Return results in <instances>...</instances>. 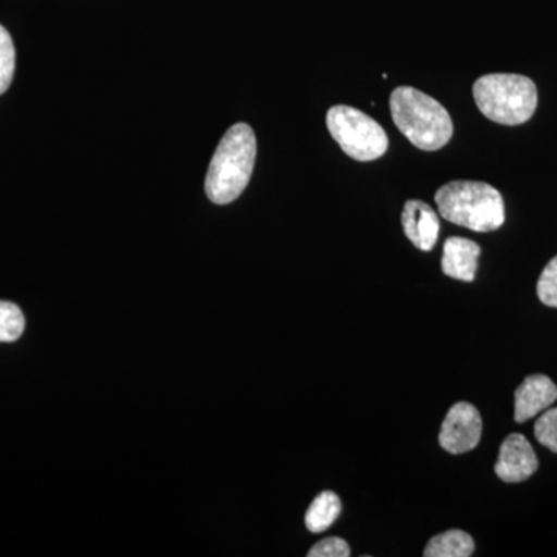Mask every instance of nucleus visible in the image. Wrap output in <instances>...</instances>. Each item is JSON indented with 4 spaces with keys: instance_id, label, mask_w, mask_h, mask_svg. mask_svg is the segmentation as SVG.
Instances as JSON below:
<instances>
[{
    "instance_id": "obj_1",
    "label": "nucleus",
    "mask_w": 557,
    "mask_h": 557,
    "mask_svg": "<svg viewBox=\"0 0 557 557\" xmlns=\"http://www.w3.org/2000/svg\"><path fill=\"white\" fill-rule=\"evenodd\" d=\"M256 156L255 131L245 123L230 127L209 163L205 182L208 199L215 205H228L239 199L251 178Z\"/></svg>"
},
{
    "instance_id": "obj_2",
    "label": "nucleus",
    "mask_w": 557,
    "mask_h": 557,
    "mask_svg": "<svg viewBox=\"0 0 557 557\" xmlns=\"http://www.w3.org/2000/svg\"><path fill=\"white\" fill-rule=\"evenodd\" d=\"M391 112L399 132L416 148L434 152L453 138L454 124L448 110L429 95L403 86L392 91Z\"/></svg>"
},
{
    "instance_id": "obj_3",
    "label": "nucleus",
    "mask_w": 557,
    "mask_h": 557,
    "mask_svg": "<svg viewBox=\"0 0 557 557\" xmlns=\"http://www.w3.org/2000/svg\"><path fill=\"white\" fill-rule=\"evenodd\" d=\"M440 215L475 233H491L504 225V197L485 182L456 180L435 194Z\"/></svg>"
},
{
    "instance_id": "obj_4",
    "label": "nucleus",
    "mask_w": 557,
    "mask_h": 557,
    "mask_svg": "<svg viewBox=\"0 0 557 557\" xmlns=\"http://www.w3.org/2000/svg\"><path fill=\"white\" fill-rule=\"evenodd\" d=\"M475 104L487 120L504 126H519L534 115L537 108L536 84L522 75L491 73L472 87Z\"/></svg>"
},
{
    "instance_id": "obj_5",
    "label": "nucleus",
    "mask_w": 557,
    "mask_h": 557,
    "mask_svg": "<svg viewBox=\"0 0 557 557\" xmlns=\"http://www.w3.org/2000/svg\"><path fill=\"white\" fill-rule=\"evenodd\" d=\"M327 129L350 159L379 160L386 153V132L372 116L350 106H333L327 112Z\"/></svg>"
},
{
    "instance_id": "obj_6",
    "label": "nucleus",
    "mask_w": 557,
    "mask_h": 557,
    "mask_svg": "<svg viewBox=\"0 0 557 557\" xmlns=\"http://www.w3.org/2000/svg\"><path fill=\"white\" fill-rule=\"evenodd\" d=\"M482 431V417L478 408L471 403H456L443 420L438 435L440 446L454 456L469 453L478 448Z\"/></svg>"
},
{
    "instance_id": "obj_7",
    "label": "nucleus",
    "mask_w": 557,
    "mask_h": 557,
    "mask_svg": "<svg viewBox=\"0 0 557 557\" xmlns=\"http://www.w3.org/2000/svg\"><path fill=\"white\" fill-rule=\"evenodd\" d=\"M537 468L536 453L523 435L511 434L504 440L494 467L498 479L507 483L523 482L530 479Z\"/></svg>"
},
{
    "instance_id": "obj_8",
    "label": "nucleus",
    "mask_w": 557,
    "mask_h": 557,
    "mask_svg": "<svg viewBox=\"0 0 557 557\" xmlns=\"http://www.w3.org/2000/svg\"><path fill=\"white\" fill-rule=\"evenodd\" d=\"M406 237L421 251H431L438 240L440 220L437 212L421 200L406 201L401 214Z\"/></svg>"
},
{
    "instance_id": "obj_9",
    "label": "nucleus",
    "mask_w": 557,
    "mask_h": 557,
    "mask_svg": "<svg viewBox=\"0 0 557 557\" xmlns=\"http://www.w3.org/2000/svg\"><path fill=\"white\" fill-rule=\"evenodd\" d=\"M515 420L525 423L547 410L557 399V386L548 376L531 375L516 391Z\"/></svg>"
},
{
    "instance_id": "obj_10",
    "label": "nucleus",
    "mask_w": 557,
    "mask_h": 557,
    "mask_svg": "<svg viewBox=\"0 0 557 557\" xmlns=\"http://www.w3.org/2000/svg\"><path fill=\"white\" fill-rule=\"evenodd\" d=\"M482 248L465 237H449L443 245L442 270L457 281L472 282L478 273Z\"/></svg>"
},
{
    "instance_id": "obj_11",
    "label": "nucleus",
    "mask_w": 557,
    "mask_h": 557,
    "mask_svg": "<svg viewBox=\"0 0 557 557\" xmlns=\"http://www.w3.org/2000/svg\"><path fill=\"white\" fill-rule=\"evenodd\" d=\"M474 539L461 530H449L428 542L426 557H469L474 555Z\"/></svg>"
},
{
    "instance_id": "obj_12",
    "label": "nucleus",
    "mask_w": 557,
    "mask_h": 557,
    "mask_svg": "<svg viewBox=\"0 0 557 557\" xmlns=\"http://www.w3.org/2000/svg\"><path fill=\"white\" fill-rule=\"evenodd\" d=\"M341 509H343V504H341L338 494L333 493V491H324L314 498L309 511H307V528L314 534L329 530L339 518Z\"/></svg>"
},
{
    "instance_id": "obj_13",
    "label": "nucleus",
    "mask_w": 557,
    "mask_h": 557,
    "mask_svg": "<svg viewBox=\"0 0 557 557\" xmlns=\"http://www.w3.org/2000/svg\"><path fill=\"white\" fill-rule=\"evenodd\" d=\"M25 329L24 313L16 304L0 300V343L20 339Z\"/></svg>"
},
{
    "instance_id": "obj_14",
    "label": "nucleus",
    "mask_w": 557,
    "mask_h": 557,
    "mask_svg": "<svg viewBox=\"0 0 557 557\" xmlns=\"http://www.w3.org/2000/svg\"><path fill=\"white\" fill-rule=\"evenodd\" d=\"M16 67V50L10 33L0 25V95L5 94L11 86Z\"/></svg>"
},
{
    "instance_id": "obj_15",
    "label": "nucleus",
    "mask_w": 557,
    "mask_h": 557,
    "mask_svg": "<svg viewBox=\"0 0 557 557\" xmlns=\"http://www.w3.org/2000/svg\"><path fill=\"white\" fill-rule=\"evenodd\" d=\"M537 296L542 304L557 309V256L549 260L539 277Z\"/></svg>"
},
{
    "instance_id": "obj_16",
    "label": "nucleus",
    "mask_w": 557,
    "mask_h": 557,
    "mask_svg": "<svg viewBox=\"0 0 557 557\" xmlns=\"http://www.w3.org/2000/svg\"><path fill=\"white\" fill-rule=\"evenodd\" d=\"M534 435L542 446L557 454V408L547 409L537 418Z\"/></svg>"
},
{
    "instance_id": "obj_17",
    "label": "nucleus",
    "mask_w": 557,
    "mask_h": 557,
    "mask_svg": "<svg viewBox=\"0 0 557 557\" xmlns=\"http://www.w3.org/2000/svg\"><path fill=\"white\" fill-rule=\"evenodd\" d=\"M350 547L344 539L327 537L318 542L309 552V557H348Z\"/></svg>"
}]
</instances>
